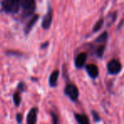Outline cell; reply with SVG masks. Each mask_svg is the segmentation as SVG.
Listing matches in <instances>:
<instances>
[{
  "instance_id": "8",
  "label": "cell",
  "mask_w": 124,
  "mask_h": 124,
  "mask_svg": "<svg viewBox=\"0 0 124 124\" xmlns=\"http://www.w3.org/2000/svg\"><path fill=\"white\" fill-rule=\"evenodd\" d=\"M86 71L88 76L93 79H95L99 76V69L96 65L94 64H88L86 66Z\"/></svg>"
},
{
  "instance_id": "18",
  "label": "cell",
  "mask_w": 124,
  "mask_h": 124,
  "mask_svg": "<svg viewBox=\"0 0 124 124\" xmlns=\"http://www.w3.org/2000/svg\"><path fill=\"white\" fill-rule=\"evenodd\" d=\"M22 121H23L22 114H21V113L16 114V122H17V123L18 124H22Z\"/></svg>"
},
{
  "instance_id": "14",
  "label": "cell",
  "mask_w": 124,
  "mask_h": 124,
  "mask_svg": "<svg viewBox=\"0 0 124 124\" xmlns=\"http://www.w3.org/2000/svg\"><path fill=\"white\" fill-rule=\"evenodd\" d=\"M107 37H108L107 32L106 31H104L101 35H100V36L96 38L95 42H96V43H105V41L107 40Z\"/></svg>"
},
{
  "instance_id": "2",
  "label": "cell",
  "mask_w": 124,
  "mask_h": 124,
  "mask_svg": "<svg viewBox=\"0 0 124 124\" xmlns=\"http://www.w3.org/2000/svg\"><path fill=\"white\" fill-rule=\"evenodd\" d=\"M21 7L22 9L23 17H29L32 16L36 9L35 0H21Z\"/></svg>"
},
{
  "instance_id": "6",
  "label": "cell",
  "mask_w": 124,
  "mask_h": 124,
  "mask_svg": "<svg viewBox=\"0 0 124 124\" xmlns=\"http://www.w3.org/2000/svg\"><path fill=\"white\" fill-rule=\"evenodd\" d=\"M87 58H88V55L85 52L80 53L79 54L77 55V57L75 58V66L77 69H81L85 66Z\"/></svg>"
},
{
  "instance_id": "10",
  "label": "cell",
  "mask_w": 124,
  "mask_h": 124,
  "mask_svg": "<svg viewBox=\"0 0 124 124\" xmlns=\"http://www.w3.org/2000/svg\"><path fill=\"white\" fill-rule=\"evenodd\" d=\"M38 20V15H35V16H33L32 18H31V19L27 23H26V26H25V28H24V33H25L26 36L30 33V31H31V29H32L33 26H35V24L37 23Z\"/></svg>"
},
{
  "instance_id": "3",
  "label": "cell",
  "mask_w": 124,
  "mask_h": 124,
  "mask_svg": "<svg viewBox=\"0 0 124 124\" xmlns=\"http://www.w3.org/2000/svg\"><path fill=\"white\" fill-rule=\"evenodd\" d=\"M65 94L67 97H69V99L71 101H77L78 100L79 97V90L78 88L73 83H68L66 84V86L65 87L64 89Z\"/></svg>"
},
{
  "instance_id": "17",
  "label": "cell",
  "mask_w": 124,
  "mask_h": 124,
  "mask_svg": "<svg viewBox=\"0 0 124 124\" xmlns=\"http://www.w3.org/2000/svg\"><path fill=\"white\" fill-rule=\"evenodd\" d=\"M52 116V124H59V118L54 112H51Z\"/></svg>"
},
{
  "instance_id": "9",
  "label": "cell",
  "mask_w": 124,
  "mask_h": 124,
  "mask_svg": "<svg viewBox=\"0 0 124 124\" xmlns=\"http://www.w3.org/2000/svg\"><path fill=\"white\" fill-rule=\"evenodd\" d=\"M59 76H60V71L59 70H54L50 74L49 78H48V84H49V86L51 88H55L57 86Z\"/></svg>"
},
{
  "instance_id": "5",
  "label": "cell",
  "mask_w": 124,
  "mask_h": 124,
  "mask_svg": "<svg viewBox=\"0 0 124 124\" xmlns=\"http://www.w3.org/2000/svg\"><path fill=\"white\" fill-rule=\"evenodd\" d=\"M52 21H53V10L49 7L48 12L44 16V17L43 18V21H42V26H43V29L48 30L51 26Z\"/></svg>"
},
{
  "instance_id": "16",
  "label": "cell",
  "mask_w": 124,
  "mask_h": 124,
  "mask_svg": "<svg viewBox=\"0 0 124 124\" xmlns=\"http://www.w3.org/2000/svg\"><path fill=\"white\" fill-rule=\"evenodd\" d=\"M92 116H93V120H94V122H100L101 118H100V115H99L97 111H95V110H92Z\"/></svg>"
},
{
  "instance_id": "11",
  "label": "cell",
  "mask_w": 124,
  "mask_h": 124,
  "mask_svg": "<svg viewBox=\"0 0 124 124\" xmlns=\"http://www.w3.org/2000/svg\"><path fill=\"white\" fill-rule=\"evenodd\" d=\"M74 116L76 118V121L78 124H90L89 119L84 114L81 113H75Z\"/></svg>"
},
{
  "instance_id": "20",
  "label": "cell",
  "mask_w": 124,
  "mask_h": 124,
  "mask_svg": "<svg viewBox=\"0 0 124 124\" xmlns=\"http://www.w3.org/2000/svg\"><path fill=\"white\" fill-rule=\"evenodd\" d=\"M48 46V42H45V43H43V44L40 46V48H42V49H43V48H47V47Z\"/></svg>"
},
{
  "instance_id": "12",
  "label": "cell",
  "mask_w": 124,
  "mask_h": 124,
  "mask_svg": "<svg viewBox=\"0 0 124 124\" xmlns=\"http://www.w3.org/2000/svg\"><path fill=\"white\" fill-rule=\"evenodd\" d=\"M13 100H14V103L16 105V107L20 106L21 103V97L20 92H16V93L13 94Z\"/></svg>"
},
{
  "instance_id": "15",
  "label": "cell",
  "mask_w": 124,
  "mask_h": 124,
  "mask_svg": "<svg viewBox=\"0 0 124 124\" xmlns=\"http://www.w3.org/2000/svg\"><path fill=\"white\" fill-rule=\"evenodd\" d=\"M105 45H100V46H99L98 48H97L95 54H96V56L98 57V58H102L104 53H105Z\"/></svg>"
},
{
  "instance_id": "19",
  "label": "cell",
  "mask_w": 124,
  "mask_h": 124,
  "mask_svg": "<svg viewBox=\"0 0 124 124\" xmlns=\"http://www.w3.org/2000/svg\"><path fill=\"white\" fill-rule=\"evenodd\" d=\"M18 88H19V90L21 92H24L25 91V84H24V83H19V85H18Z\"/></svg>"
},
{
  "instance_id": "1",
  "label": "cell",
  "mask_w": 124,
  "mask_h": 124,
  "mask_svg": "<svg viewBox=\"0 0 124 124\" xmlns=\"http://www.w3.org/2000/svg\"><path fill=\"white\" fill-rule=\"evenodd\" d=\"M21 0H4L2 6L4 10L9 14H16L21 8Z\"/></svg>"
},
{
  "instance_id": "13",
  "label": "cell",
  "mask_w": 124,
  "mask_h": 124,
  "mask_svg": "<svg viewBox=\"0 0 124 124\" xmlns=\"http://www.w3.org/2000/svg\"><path fill=\"white\" fill-rule=\"evenodd\" d=\"M104 22H105V20H104L103 18H101V19L99 20V21L95 23V25L93 26V32H97L98 31H100V30L102 28V26H103Z\"/></svg>"
},
{
  "instance_id": "7",
  "label": "cell",
  "mask_w": 124,
  "mask_h": 124,
  "mask_svg": "<svg viewBox=\"0 0 124 124\" xmlns=\"http://www.w3.org/2000/svg\"><path fill=\"white\" fill-rule=\"evenodd\" d=\"M38 109L37 107H32L28 111L26 116V124H37V117H38Z\"/></svg>"
},
{
  "instance_id": "4",
  "label": "cell",
  "mask_w": 124,
  "mask_h": 124,
  "mask_svg": "<svg viewBox=\"0 0 124 124\" xmlns=\"http://www.w3.org/2000/svg\"><path fill=\"white\" fill-rule=\"evenodd\" d=\"M107 70L109 74L117 75L122 71V65L117 60H111L107 64Z\"/></svg>"
}]
</instances>
